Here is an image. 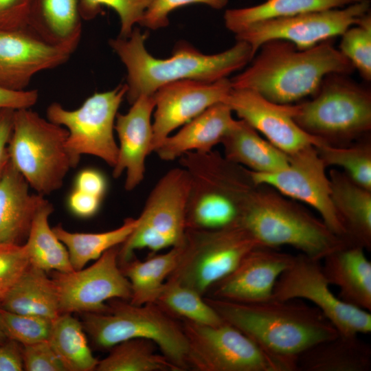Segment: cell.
Returning a JSON list of instances; mask_svg holds the SVG:
<instances>
[{
  "label": "cell",
  "mask_w": 371,
  "mask_h": 371,
  "mask_svg": "<svg viewBox=\"0 0 371 371\" xmlns=\"http://www.w3.org/2000/svg\"><path fill=\"white\" fill-rule=\"evenodd\" d=\"M222 320L241 331L285 371H297L299 355L321 341L336 337L333 324L315 306L299 299L238 302L205 297Z\"/></svg>",
  "instance_id": "cell-1"
},
{
  "label": "cell",
  "mask_w": 371,
  "mask_h": 371,
  "mask_svg": "<svg viewBox=\"0 0 371 371\" xmlns=\"http://www.w3.org/2000/svg\"><path fill=\"white\" fill-rule=\"evenodd\" d=\"M146 33L135 27L127 38L117 37L109 46L126 69V98L131 104L142 95H151L160 87L181 80L213 82L245 67L254 55L246 42L236 41L230 48L205 54L186 41L178 42L172 56L155 57L146 49Z\"/></svg>",
  "instance_id": "cell-2"
},
{
  "label": "cell",
  "mask_w": 371,
  "mask_h": 371,
  "mask_svg": "<svg viewBox=\"0 0 371 371\" xmlns=\"http://www.w3.org/2000/svg\"><path fill=\"white\" fill-rule=\"evenodd\" d=\"M258 51L251 65L230 79L232 87L253 90L278 104H291L313 96L327 75H348L355 69L332 39L304 50L289 41L274 39Z\"/></svg>",
  "instance_id": "cell-3"
},
{
  "label": "cell",
  "mask_w": 371,
  "mask_h": 371,
  "mask_svg": "<svg viewBox=\"0 0 371 371\" xmlns=\"http://www.w3.org/2000/svg\"><path fill=\"white\" fill-rule=\"evenodd\" d=\"M236 223L260 246L289 245L318 260L348 245L322 219L265 185L254 184L245 194Z\"/></svg>",
  "instance_id": "cell-4"
},
{
  "label": "cell",
  "mask_w": 371,
  "mask_h": 371,
  "mask_svg": "<svg viewBox=\"0 0 371 371\" xmlns=\"http://www.w3.org/2000/svg\"><path fill=\"white\" fill-rule=\"evenodd\" d=\"M179 161L190 179L186 228L216 229L236 223L241 201L254 184L249 170L214 150L188 153Z\"/></svg>",
  "instance_id": "cell-5"
},
{
  "label": "cell",
  "mask_w": 371,
  "mask_h": 371,
  "mask_svg": "<svg viewBox=\"0 0 371 371\" xmlns=\"http://www.w3.org/2000/svg\"><path fill=\"white\" fill-rule=\"evenodd\" d=\"M107 313H82L85 332L101 349L131 339L153 341L161 352L178 369L189 368L188 344L182 324L156 302L135 305L113 299Z\"/></svg>",
  "instance_id": "cell-6"
},
{
  "label": "cell",
  "mask_w": 371,
  "mask_h": 371,
  "mask_svg": "<svg viewBox=\"0 0 371 371\" xmlns=\"http://www.w3.org/2000/svg\"><path fill=\"white\" fill-rule=\"evenodd\" d=\"M67 130L31 109L14 111L8 144L10 161L36 193L60 189L69 171L77 166L66 146Z\"/></svg>",
  "instance_id": "cell-7"
},
{
  "label": "cell",
  "mask_w": 371,
  "mask_h": 371,
  "mask_svg": "<svg viewBox=\"0 0 371 371\" xmlns=\"http://www.w3.org/2000/svg\"><path fill=\"white\" fill-rule=\"evenodd\" d=\"M313 99L295 104L294 120L306 132L330 140H348L371 128V92L347 74H330Z\"/></svg>",
  "instance_id": "cell-8"
},
{
  "label": "cell",
  "mask_w": 371,
  "mask_h": 371,
  "mask_svg": "<svg viewBox=\"0 0 371 371\" xmlns=\"http://www.w3.org/2000/svg\"><path fill=\"white\" fill-rule=\"evenodd\" d=\"M190 187L189 175L181 166L170 169L157 181L135 229L119 247L120 265L132 259L135 250L156 252L183 243Z\"/></svg>",
  "instance_id": "cell-9"
},
{
  "label": "cell",
  "mask_w": 371,
  "mask_h": 371,
  "mask_svg": "<svg viewBox=\"0 0 371 371\" xmlns=\"http://www.w3.org/2000/svg\"><path fill=\"white\" fill-rule=\"evenodd\" d=\"M259 246L238 223L216 229H187L180 260L167 280L203 295Z\"/></svg>",
  "instance_id": "cell-10"
},
{
  "label": "cell",
  "mask_w": 371,
  "mask_h": 371,
  "mask_svg": "<svg viewBox=\"0 0 371 371\" xmlns=\"http://www.w3.org/2000/svg\"><path fill=\"white\" fill-rule=\"evenodd\" d=\"M126 91V83L120 84L111 90L94 93L74 110L58 102L47 107V119L67 130L66 146L77 164L82 155H89L114 167L118 155L115 123Z\"/></svg>",
  "instance_id": "cell-11"
},
{
  "label": "cell",
  "mask_w": 371,
  "mask_h": 371,
  "mask_svg": "<svg viewBox=\"0 0 371 371\" xmlns=\"http://www.w3.org/2000/svg\"><path fill=\"white\" fill-rule=\"evenodd\" d=\"M189 368L197 371H285L283 366L233 326L182 323Z\"/></svg>",
  "instance_id": "cell-12"
},
{
  "label": "cell",
  "mask_w": 371,
  "mask_h": 371,
  "mask_svg": "<svg viewBox=\"0 0 371 371\" xmlns=\"http://www.w3.org/2000/svg\"><path fill=\"white\" fill-rule=\"evenodd\" d=\"M370 11V1L362 0L341 8L257 21L234 35L236 41L251 46L254 56L263 43L274 39L289 41L304 50L341 36Z\"/></svg>",
  "instance_id": "cell-13"
},
{
  "label": "cell",
  "mask_w": 371,
  "mask_h": 371,
  "mask_svg": "<svg viewBox=\"0 0 371 371\" xmlns=\"http://www.w3.org/2000/svg\"><path fill=\"white\" fill-rule=\"evenodd\" d=\"M320 262L301 253L295 256L292 265L277 280L272 297L304 299L313 303L339 334L370 333V312L346 304L336 296L330 289Z\"/></svg>",
  "instance_id": "cell-14"
},
{
  "label": "cell",
  "mask_w": 371,
  "mask_h": 371,
  "mask_svg": "<svg viewBox=\"0 0 371 371\" xmlns=\"http://www.w3.org/2000/svg\"><path fill=\"white\" fill-rule=\"evenodd\" d=\"M119 247L106 251L89 267L52 271L60 314L107 313V300H130L131 284L119 265Z\"/></svg>",
  "instance_id": "cell-15"
},
{
  "label": "cell",
  "mask_w": 371,
  "mask_h": 371,
  "mask_svg": "<svg viewBox=\"0 0 371 371\" xmlns=\"http://www.w3.org/2000/svg\"><path fill=\"white\" fill-rule=\"evenodd\" d=\"M289 157L288 166L276 172L262 173L248 170L251 181L255 185L269 186L312 207L328 228L346 242V229L333 203L326 165L315 147H306Z\"/></svg>",
  "instance_id": "cell-16"
},
{
  "label": "cell",
  "mask_w": 371,
  "mask_h": 371,
  "mask_svg": "<svg viewBox=\"0 0 371 371\" xmlns=\"http://www.w3.org/2000/svg\"><path fill=\"white\" fill-rule=\"evenodd\" d=\"M223 102L240 120L288 155L310 146L328 143L306 132L296 123L295 104L275 103L253 90L233 87Z\"/></svg>",
  "instance_id": "cell-17"
},
{
  "label": "cell",
  "mask_w": 371,
  "mask_h": 371,
  "mask_svg": "<svg viewBox=\"0 0 371 371\" xmlns=\"http://www.w3.org/2000/svg\"><path fill=\"white\" fill-rule=\"evenodd\" d=\"M228 78L213 82L181 80L164 85L153 94V153L170 135L208 107L223 102L232 89Z\"/></svg>",
  "instance_id": "cell-18"
},
{
  "label": "cell",
  "mask_w": 371,
  "mask_h": 371,
  "mask_svg": "<svg viewBox=\"0 0 371 371\" xmlns=\"http://www.w3.org/2000/svg\"><path fill=\"white\" fill-rule=\"evenodd\" d=\"M71 54L45 42L28 27L0 30V87L25 90L36 74L63 65Z\"/></svg>",
  "instance_id": "cell-19"
},
{
  "label": "cell",
  "mask_w": 371,
  "mask_h": 371,
  "mask_svg": "<svg viewBox=\"0 0 371 371\" xmlns=\"http://www.w3.org/2000/svg\"><path fill=\"white\" fill-rule=\"evenodd\" d=\"M295 258L276 248L257 247L210 289V297L245 303L271 299L277 280Z\"/></svg>",
  "instance_id": "cell-20"
},
{
  "label": "cell",
  "mask_w": 371,
  "mask_h": 371,
  "mask_svg": "<svg viewBox=\"0 0 371 371\" xmlns=\"http://www.w3.org/2000/svg\"><path fill=\"white\" fill-rule=\"evenodd\" d=\"M131 105L126 113H118L116 116L118 155L113 168L115 178L125 172L127 191H132L143 181L146 157L153 153V95L140 96Z\"/></svg>",
  "instance_id": "cell-21"
},
{
  "label": "cell",
  "mask_w": 371,
  "mask_h": 371,
  "mask_svg": "<svg viewBox=\"0 0 371 371\" xmlns=\"http://www.w3.org/2000/svg\"><path fill=\"white\" fill-rule=\"evenodd\" d=\"M233 113L225 102L216 103L167 137L154 153L168 161L188 153L213 150L236 123Z\"/></svg>",
  "instance_id": "cell-22"
},
{
  "label": "cell",
  "mask_w": 371,
  "mask_h": 371,
  "mask_svg": "<svg viewBox=\"0 0 371 371\" xmlns=\"http://www.w3.org/2000/svg\"><path fill=\"white\" fill-rule=\"evenodd\" d=\"M30 186L9 160L0 175V244L23 245L34 218L47 200Z\"/></svg>",
  "instance_id": "cell-23"
},
{
  "label": "cell",
  "mask_w": 371,
  "mask_h": 371,
  "mask_svg": "<svg viewBox=\"0 0 371 371\" xmlns=\"http://www.w3.org/2000/svg\"><path fill=\"white\" fill-rule=\"evenodd\" d=\"M364 250L345 245L327 255L322 266L328 283L338 287L343 302L370 312L371 262Z\"/></svg>",
  "instance_id": "cell-24"
},
{
  "label": "cell",
  "mask_w": 371,
  "mask_h": 371,
  "mask_svg": "<svg viewBox=\"0 0 371 371\" xmlns=\"http://www.w3.org/2000/svg\"><path fill=\"white\" fill-rule=\"evenodd\" d=\"M328 177L333 203L346 229L348 245L370 250L371 190L336 170H331Z\"/></svg>",
  "instance_id": "cell-25"
},
{
  "label": "cell",
  "mask_w": 371,
  "mask_h": 371,
  "mask_svg": "<svg viewBox=\"0 0 371 371\" xmlns=\"http://www.w3.org/2000/svg\"><path fill=\"white\" fill-rule=\"evenodd\" d=\"M80 0H33L28 28L45 42L72 54L82 36Z\"/></svg>",
  "instance_id": "cell-26"
},
{
  "label": "cell",
  "mask_w": 371,
  "mask_h": 371,
  "mask_svg": "<svg viewBox=\"0 0 371 371\" xmlns=\"http://www.w3.org/2000/svg\"><path fill=\"white\" fill-rule=\"evenodd\" d=\"M371 347L358 335L336 337L317 343L302 352L297 371H369Z\"/></svg>",
  "instance_id": "cell-27"
},
{
  "label": "cell",
  "mask_w": 371,
  "mask_h": 371,
  "mask_svg": "<svg viewBox=\"0 0 371 371\" xmlns=\"http://www.w3.org/2000/svg\"><path fill=\"white\" fill-rule=\"evenodd\" d=\"M223 156L229 161L255 172H273L286 168L289 155L263 139L242 120L236 123L221 143Z\"/></svg>",
  "instance_id": "cell-28"
},
{
  "label": "cell",
  "mask_w": 371,
  "mask_h": 371,
  "mask_svg": "<svg viewBox=\"0 0 371 371\" xmlns=\"http://www.w3.org/2000/svg\"><path fill=\"white\" fill-rule=\"evenodd\" d=\"M0 308L50 319L60 315L53 280L46 271L30 264L0 301Z\"/></svg>",
  "instance_id": "cell-29"
},
{
  "label": "cell",
  "mask_w": 371,
  "mask_h": 371,
  "mask_svg": "<svg viewBox=\"0 0 371 371\" xmlns=\"http://www.w3.org/2000/svg\"><path fill=\"white\" fill-rule=\"evenodd\" d=\"M181 252L182 245L145 260L132 258L120 265L131 284L129 302L135 305L155 302L164 284L179 263Z\"/></svg>",
  "instance_id": "cell-30"
},
{
  "label": "cell",
  "mask_w": 371,
  "mask_h": 371,
  "mask_svg": "<svg viewBox=\"0 0 371 371\" xmlns=\"http://www.w3.org/2000/svg\"><path fill=\"white\" fill-rule=\"evenodd\" d=\"M362 0H266L256 5L231 8L223 16L225 27L236 34L257 21L341 8Z\"/></svg>",
  "instance_id": "cell-31"
},
{
  "label": "cell",
  "mask_w": 371,
  "mask_h": 371,
  "mask_svg": "<svg viewBox=\"0 0 371 371\" xmlns=\"http://www.w3.org/2000/svg\"><path fill=\"white\" fill-rule=\"evenodd\" d=\"M53 205L46 200L37 211L24 247L31 265L46 272L74 270L68 251L49 223Z\"/></svg>",
  "instance_id": "cell-32"
},
{
  "label": "cell",
  "mask_w": 371,
  "mask_h": 371,
  "mask_svg": "<svg viewBox=\"0 0 371 371\" xmlns=\"http://www.w3.org/2000/svg\"><path fill=\"white\" fill-rule=\"evenodd\" d=\"M48 342L65 371L95 370L99 360L88 344L82 321L71 313H63L53 320Z\"/></svg>",
  "instance_id": "cell-33"
},
{
  "label": "cell",
  "mask_w": 371,
  "mask_h": 371,
  "mask_svg": "<svg viewBox=\"0 0 371 371\" xmlns=\"http://www.w3.org/2000/svg\"><path fill=\"white\" fill-rule=\"evenodd\" d=\"M137 222V218H128L119 227L100 233L71 232L60 224L52 229L66 247L74 270H80L109 249L121 245L132 233Z\"/></svg>",
  "instance_id": "cell-34"
},
{
  "label": "cell",
  "mask_w": 371,
  "mask_h": 371,
  "mask_svg": "<svg viewBox=\"0 0 371 371\" xmlns=\"http://www.w3.org/2000/svg\"><path fill=\"white\" fill-rule=\"evenodd\" d=\"M157 345L146 339H131L110 348L109 354L98 361L97 371H179L161 353Z\"/></svg>",
  "instance_id": "cell-35"
},
{
  "label": "cell",
  "mask_w": 371,
  "mask_h": 371,
  "mask_svg": "<svg viewBox=\"0 0 371 371\" xmlns=\"http://www.w3.org/2000/svg\"><path fill=\"white\" fill-rule=\"evenodd\" d=\"M155 302L172 315L196 324L218 326L223 323L202 295L174 281L166 280Z\"/></svg>",
  "instance_id": "cell-36"
},
{
  "label": "cell",
  "mask_w": 371,
  "mask_h": 371,
  "mask_svg": "<svg viewBox=\"0 0 371 371\" xmlns=\"http://www.w3.org/2000/svg\"><path fill=\"white\" fill-rule=\"evenodd\" d=\"M315 147L326 166L344 169L354 182L371 190V148L368 144L343 148L325 143Z\"/></svg>",
  "instance_id": "cell-37"
},
{
  "label": "cell",
  "mask_w": 371,
  "mask_h": 371,
  "mask_svg": "<svg viewBox=\"0 0 371 371\" xmlns=\"http://www.w3.org/2000/svg\"><path fill=\"white\" fill-rule=\"evenodd\" d=\"M339 50L366 81L371 80V14L348 27L341 35Z\"/></svg>",
  "instance_id": "cell-38"
},
{
  "label": "cell",
  "mask_w": 371,
  "mask_h": 371,
  "mask_svg": "<svg viewBox=\"0 0 371 371\" xmlns=\"http://www.w3.org/2000/svg\"><path fill=\"white\" fill-rule=\"evenodd\" d=\"M54 319L20 314L0 308V326L8 339L21 345L47 341Z\"/></svg>",
  "instance_id": "cell-39"
},
{
  "label": "cell",
  "mask_w": 371,
  "mask_h": 371,
  "mask_svg": "<svg viewBox=\"0 0 371 371\" xmlns=\"http://www.w3.org/2000/svg\"><path fill=\"white\" fill-rule=\"evenodd\" d=\"M151 0H80L82 20L91 21L102 12V7L113 10L117 14L120 28L118 37L127 38L136 24H139Z\"/></svg>",
  "instance_id": "cell-40"
},
{
  "label": "cell",
  "mask_w": 371,
  "mask_h": 371,
  "mask_svg": "<svg viewBox=\"0 0 371 371\" xmlns=\"http://www.w3.org/2000/svg\"><path fill=\"white\" fill-rule=\"evenodd\" d=\"M227 3L228 0H151L139 25L150 30H157L167 27L170 13L181 7L203 4L221 10Z\"/></svg>",
  "instance_id": "cell-41"
},
{
  "label": "cell",
  "mask_w": 371,
  "mask_h": 371,
  "mask_svg": "<svg viewBox=\"0 0 371 371\" xmlns=\"http://www.w3.org/2000/svg\"><path fill=\"white\" fill-rule=\"evenodd\" d=\"M29 265L24 245L0 244V301Z\"/></svg>",
  "instance_id": "cell-42"
},
{
  "label": "cell",
  "mask_w": 371,
  "mask_h": 371,
  "mask_svg": "<svg viewBox=\"0 0 371 371\" xmlns=\"http://www.w3.org/2000/svg\"><path fill=\"white\" fill-rule=\"evenodd\" d=\"M21 356L23 370L65 371L48 341L22 345Z\"/></svg>",
  "instance_id": "cell-43"
},
{
  "label": "cell",
  "mask_w": 371,
  "mask_h": 371,
  "mask_svg": "<svg viewBox=\"0 0 371 371\" xmlns=\"http://www.w3.org/2000/svg\"><path fill=\"white\" fill-rule=\"evenodd\" d=\"M33 0H0V30L28 27Z\"/></svg>",
  "instance_id": "cell-44"
},
{
  "label": "cell",
  "mask_w": 371,
  "mask_h": 371,
  "mask_svg": "<svg viewBox=\"0 0 371 371\" xmlns=\"http://www.w3.org/2000/svg\"><path fill=\"white\" fill-rule=\"evenodd\" d=\"M102 199L74 188L68 196L67 206L75 216L83 218H90L98 212Z\"/></svg>",
  "instance_id": "cell-45"
},
{
  "label": "cell",
  "mask_w": 371,
  "mask_h": 371,
  "mask_svg": "<svg viewBox=\"0 0 371 371\" xmlns=\"http://www.w3.org/2000/svg\"><path fill=\"white\" fill-rule=\"evenodd\" d=\"M107 188L104 175L98 170L87 168L80 171L74 181V189L89 193L101 199Z\"/></svg>",
  "instance_id": "cell-46"
},
{
  "label": "cell",
  "mask_w": 371,
  "mask_h": 371,
  "mask_svg": "<svg viewBox=\"0 0 371 371\" xmlns=\"http://www.w3.org/2000/svg\"><path fill=\"white\" fill-rule=\"evenodd\" d=\"M38 99V93L36 89L10 91L0 87V110L31 108Z\"/></svg>",
  "instance_id": "cell-47"
},
{
  "label": "cell",
  "mask_w": 371,
  "mask_h": 371,
  "mask_svg": "<svg viewBox=\"0 0 371 371\" xmlns=\"http://www.w3.org/2000/svg\"><path fill=\"white\" fill-rule=\"evenodd\" d=\"M21 350L22 345L14 340L1 343L0 371L23 370Z\"/></svg>",
  "instance_id": "cell-48"
},
{
  "label": "cell",
  "mask_w": 371,
  "mask_h": 371,
  "mask_svg": "<svg viewBox=\"0 0 371 371\" xmlns=\"http://www.w3.org/2000/svg\"><path fill=\"white\" fill-rule=\"evenodd\" d=\"M14 111L11 109L0 110V175L10 160L8 144L12 131Z\"/></svg>",
  "instance_id": "cell-49"
},
{
  "label": "cell",
  "mask_w": 371,
  "mask_h": 371,
  "mask_svg": "<svg viewBox=\"0 0 371 371\" xmlns=\"http://www.w3.org/2000/svg\"><path fill=\"white\" fill-rule=\"evenodd\" d=\"M8 339L6 338V337L5 336V335L3 334L1 328V326H0V344L1 343H3L5 342Z\"/></svg>",
  "instance_id": "cell-50"
}]
</instances>
